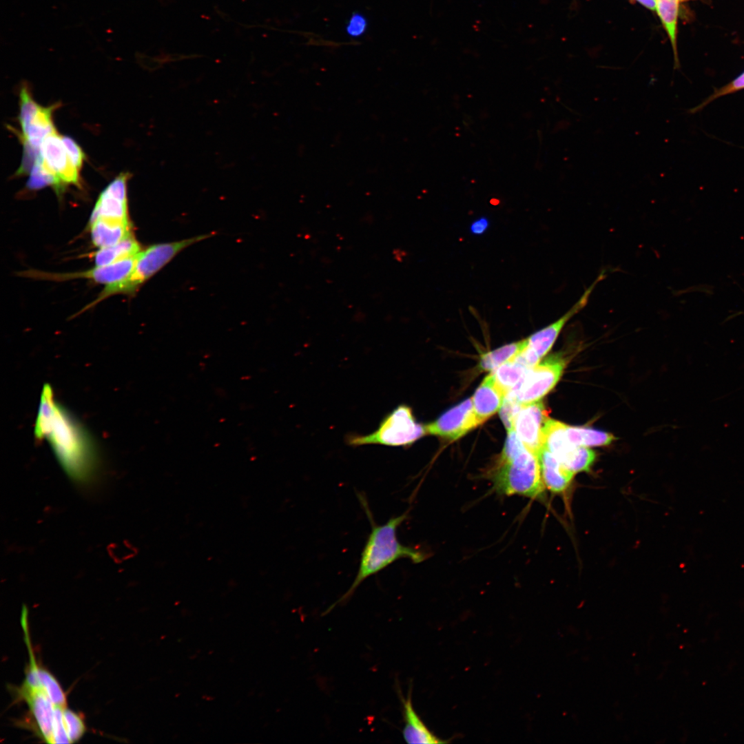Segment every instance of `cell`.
<instances>
[{
    "label": "cell",
    "mask_w": 744,
    "mask_h": 744,
    "mask_svg": "<svg viewBox=\"0 0 744 744\" xmlns=\"http://www.w3.org/2000/svg\"><path fill=\"white\" fill-rule=\"evenodd\" d=\"M54 110V105L47 107L41 105L30 122L21 128V138L24 146L41 149L44 138L56 130L52 121Z\"/></svg>",
    "instance_id": "obj_18"
},
{
    "label": "cell",
    "mask_w": 744,
    "mask_h": 744,
    "mask_svg": "<svg viewBox=\"0 0 744 744\" xmlns=\"http://www.w3.org/2000/svg\"><path fill=\"white\" fill-rule=\"evenodd\" d=\"M39 667L32 657L20 695L30 707L39 735L50 743H70V710L59 703L41 680Z\"/></svg>",
    "instance_id": "obj_3"
},
{
    "label": "cell",
    "mask_w": 744,
    "mask_h": 744,
    "mask_svg": "<svg viewBox=\"0 0 744 744\" xmlns=\"http://www.w3.org/2000/svg\"><path fill=\"white\" fill-rule=\"evenodd\" d=\"M425 435L424 425L416 422L412 409L401 404L386 414L373 432L349 435L347 442L351 446L367 444L407 446Z\"/></svg>",
    "instance_id": "obj_6"
},
{
    "label": "cell",
    "mask_w": 744,
    "mask_h": 744,
    "mask_svg": "<svg viewBox=\"0 0 744 744\" xmlns=\"http://www.w3.org/2000/svg\"><path fill=\"white\" fill-rule=\"evenodd\" d=\"M506 395L492 373L484 379L472 397L474 411L480 424L499 411Z\"/></svg>",
    "instance_id": "obj_15"
},
{
    "label": "cell",
    "mask_w": 744,
    "mask_h": 744,
    "mask_svg": "<svg viewBox=\"0 0 744 744\" xmlns=\"http://www.w3.org/2000/svg\"><path fill=\"white\" fill-rule=\"evenodd\" d=\"M564 423L548 418L542 428V446L546 447L568 470L574 474L588 471L596 455L586 446L570 443L565 435Z\"/></svg>",
    "instance_id": "obj_7"
},
{
    "label": "cell",
    "mask_w": 744,
    "mask_h": 744,
    "mask_svg": "<svg viewBox=\"0 0 744 744\" xmlns=\"http://www.w3.org/2000/svg\"><path fill=\"white\" fill-rule=\"evenodd\" d=\"M368 27L367 17L361 12H354L348 18L344 30L349 37L358 39L366 32Z\"/></svg>",
    "instance_id": "obj_25"
},
{
    "label": "cell",
    "mask_w": 744,
    "mask_h": 744,
    "mask_svg": "<svg viewBox=\"0 0 744 744\" xmlns=\"http://www.w3.org/2000/svg\"><path fill=\"white\" fill-rule=\"evenodd\" d=\"M741 90H744V72L729 83L719 89H716L712 94H711L699 105L692 109H690L689 110V112L696 113L699 111H701L705 106H707L718 98L734 93Z\"/></svg>",
    "instance_id": "obj_24"
},
{
    "label": "cell",
    "mask_w": 744,
    "mask_h": 744,
    "mask_svg": "<svg viewBox=\"0 0 744 744\" xmlns=\"http://www.w3.org/2000/svg\"><path fill=\"white\" fill-rule=\"evenodd\" d=\"M489 225V220L486 217L478 218L470 225V231L474 235H482L488 229Z\"/></svg>",
    "instance_id": "obj_28"
},
{
    "label": "cell",
    "mask_w": 744,
    "mask_h": 744,
    "mask_svg": "<svg viewBox=\"0 0 744 744\" xmlns=\"http://www.w3.org/2000/svg\"><path fill=\"white\" fill-rule=\"evenodd\" d=\"M93 244L103 248L114 245L132 235L129 221L97 218L90 221Z\"/></svg>",
    "instance_id": "obj_17"
},
{
    "label": "cell",
    "mask_w": 744,
    "mask_h": 744,
    "mask_svg": "<svg viewBox=\"0 0 744 744\" xmlns=\"http://www.w3.org/2000/svg\"><path fill=\"white\" fill-rule=\"evenodd\" d=\"M527 345V338L506 344L481 356L479 366L484 371H493L502 364L513 360Z\"/></svg>",
    "instance_id": "obj_21"
},
{
    "label": "cell",
    "mask_w": 744,
    "mask_h": 744,
    "mask_svg": "<svg viewBox=\"0 0 744 744\" xmlns=\"http://www.w3.org/2000/svg\"><path fill=\"white\" fill-rule=\"evenodd\" d=\"M490 479L497 492L540 498L544 492L538 457L526 448L517 455L499 458Z\"/></svg>",
    "instance_id": "obj_5"
},
{
    "label": "cell",
    "mask_w": 744,
    "mask_h": 744,
    "mask_svg": "<svg viewBox=\"0 0 744 744\" xmlns=\"http://www.w3.org/2000/svg\"><path fill=\"white\" fill-rule=\"evenodd\" d=\"M35 437L46 439L61 468L73 481L83 482L92 475L96 462L93 442L87 432L54 398L45 384L34 424Z\"/></svg>",
    "instance_id": "obj_1"
},
{
    "label": "cell",
    "mask_w": 744,
    "mask_h": 744,
    "mask_svg": "<svg viewBox=\"0 0 744 744\" xmlns=\"http://www.w3.org/2000/svg\"><path fill=\"white\" fill-rule=\"evenodd\" d=\"M481 424L474 411L472 397L468 398L424 425L426 435L456 440Z\"/></svg>",
    "instance_id": "obj_10"
},
{
    "label": "cell",
    "mask_w": 744,
    "mask_h": 744,
    "mask_svg": "<svg viewBox=\"0 0 744 744\" xmlns=\"http://www.w3.org/2000/svg\"><path fill=\"white\" fill-rule=\"evenodd\" d=\"M566 364V361L561 355H550L530 369L509 393L522 405L539 401L556 385Z\"/></svg>",
    "instance_id": "obj_8"
},
{
    "label": "cell",
    "mask_w": 744,
    "mask_h": 744,
    "mask_svg": "<svg viewBox=\"0 0 744 744\" xmlns=\"http://www.w3.org/2000/svg\"><path fill=\"white\" fill-rule=\"evenodd\" d=\"M537 457L545 487L555 493L566 490L575 474L566 468L544 446L541 448Z\"/></svg>",
    "instance_id": "obj_16"
},
{
    "label": "cell",
    "mask_w": 744,
    "mask_h": 744,
    "mask_svg": "<svg viewBox=\"0 0 744 744\" xmlns=\"http://www.w3.org/2000/svg\"><path fill=\"white\" fill-rule=\"evenodd\" d=\"M548 419L541 401L521 405L513 423V429L524 446L537 455L542 447L541 431Z\"/></svg>",
    "instance_id": "obj_12"
},
{
    "label": "cell",
    "mask_w": 744,
    "mask_h": 744,
    "mask_svg": "<svg viewBox=\"0 0 744 744\" xmlns=\"http://www.w3.org/2000/svg\"><path fill=\"white\" fill-rule=\"evenodd\" d=\"M679 1L680 0H657L656 2L657 11L674 48L676 65H679L676 39Z\"/></svg>",
    "instance_id": "obj_23"
},
{
    "label": "cell",
    "mask_w": 744,
    "mask_h": 744,
    "mask_svg": "<svg viewBox=\"0 0 744 744\" xmlns=\"http://www.w3.org/2000/svg\"><path fill=\"white\" fill-rule=\"evenodd\" d=\"M211 235L203 234L178 241L158 243L141 250L137 255L134 266L128 276L118 282L105 286L96 300L87 307L90 308L112 295L136 292L180 251Z\"/></svg>",
    "instance_id": "obj_4"
},
{
    "label": "cell",
    "mask_w": 744,
    "mask_h": 744,
    "mask_svg": "<svg viewBox=\"0 0 744 744\" xmlns=\"http://www.w3.org/2000/svg\"><path fill=\"white\" fill-rule=\"evenodd\" d=\"M62 140L72 163L80 171L85 159L82 149L70 137L62 136Z\"/></svg>",
    "instance_id": "obj_27"
},
{
    "label": "cell",
    "mask_w": 744,
    "mask_h": 744,
    "mask_svg": "<svg viewBox=\"0 0 744 744\" xmlns=\"http://www.w3.org/2000/svg\"><path fill=\"white\" fill-rule=\"evenodd\" d=\"M411 694V685L409 686L407 696L406 698L402 695L400 692L398 693L402 704L404 721L402 734L404 741L411 744L446 743L449 742L437 736L425 725L424 722L421 719L413 707Z\"/></svg>",
    "instance_id": "obj_14"
},
{
    "label": "cell",
    "mask_w": 744,
    "mask_h": 744,
    "mask_svg": "<svg viewBox=\"0 0 744 744\" xmlns=\"http://www.w3.org/2000/svg\"><path fill=\"white\" fill-rule=\"evenodd\" d=\"M42 165L58 180L63 189L65 185H79V170L72 163L56 130L49 134L41 145Z\"/></svg>",
    "instance_id": "obj_9"
},
{
    "label": "cell",
    "mask_w": 744,
    "mask_h": 744,
    "mask_svg": "<svg viewBox=\"0 0 744 744\" xmlns=\"http://www.w3.org/2000/svg\"><path fill=\"white\" fill-rule=\"evenodd\" d=\"M564 432L570 443L580 446H607L617 439L612 434L607 432L591 428L572 426L566 424Z\"/></svg>",
    "instance_id": "obj_20"
},
{
    "label": "cell",
    "mask_w": 744,
    "mask_h": 744,
    "mask_svg": "<svg viewBox=\"0 0 744 744\" xmlns=\"http://www.w3.org/2000/svg\"><path fill=\"white\" fill-rule=\"evenodd\" d=\"M530 369L515 360L506 362L492 373L496 382L507 395L513 391Z\"/></svg>",
    "instance_id": "obj_22"
},
{
    "label": "cell",
    "mask_w": 744,
    "mask_h": 744,
    "mask_svg": "<svg viewBox=\"0 0 744 744\" xmlns=\"http://www.w3.org/2000/svg\"><path fill=\"white\" fill-rule=\"evenodd\" d=\"M130 175L121 173L101 193L90 221L97 218L129 221L127 182Z\"/></svg>",
    "instance_id": "obj_11"
},
{
    "label": "cell",
    "mask_w": 744,
    "mask_h": 744,
    "mask_svg": "<svg viewBox=\"0 0 744 744\" xmlns=\"http://www.w3.org/2000/svg\"><path fill=\"white\" fill-rule=\"evenodd\" d=\"M141 247L133 235L112 246L99 248L94 254L96 266H103L136 256Z\"/></svg>",
    "instance_id": "obj_19"
},
{
    "label": "cell",
    "mask_w": 744,
    "mask_h": 744,
    "mask_svg": "<svg viewBox=\"0 0 744 744\" xmlns=\"http://www.w3.org/2000/svg\"><path fill=\"white\" fill-rule=\"evenodd\" d=\"M521 405L512 394L508 393L506 395L499 409V415L507 431L513 429L514 420Z\"/></svg>",
    "instance_id": "obj_26"
},
{
    "label": "cell",
    "mask_w": 744,
    "mask_h": 744,
    "mask_svg": "<svg viewBox=\"0 0 744 744\" xmlns=\"http://www.w3.org/2000/svg\"><path fill=\"white\" fill-rule=\"evenodd\" d=\"M136 256L107 265L96 266L92 269L85 271L53 275L44 273L39 275L37 273H31L29 274V276H39V277H43V278L48 277V279L57 280H65L74 278H87L91 279L97 283L104 284L107 286L118 282L127 277L134 266Z\"/></svg>",
    "instance_id": "obj_13"
},
{
    "label": "cell",
    "mask_w": 744,
    "mask_h": 744,
    "mask_svg": "<svg viewBox=\"0 0 744 744\" xmlns=\"http://www.w3.org/2000/svg\"><path fill=\"white\" fill-rule=\"evenodd\" d=\"M641 3L643 6L647 7L649 9L654 10L656 8L657 0H637Z\"/></svg>",
    "instance_id": "obj_29"
},
{
    "label": "cell",
    "mask_w": 744,
    "mask_h": 744,
    "mask_svg": "<svg viewBox=\"0 0 744 744\" xmlns=\"http://www.w3.org/2000/svg\"><path fill=\"white\" fill-rule=\"evenodd\" d=\"M361 501L370 519L371 533L362 552L359 568L353 582L349 590L331 605L324 614L351 597L366 579L377 574L394 561L406 558L414 563H420L425 559V555L422 551L402 545L397 539V530L406 519V513L392 517L384 524L378 525L373 520L368 506L363 500Z\"/></svg>",
    "instance_id": "obj_2"
}]
</instances>
